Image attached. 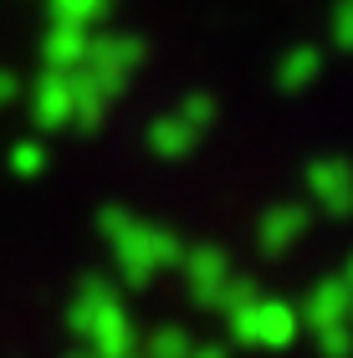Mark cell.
Returning <instances> with one entry per match:
<instances>
[{
  "label": "cell",
  "instance_id": "6da1fadb",
  "mask_svg": "<svg viewBox=\"0 0 353 358\" xmlns=\"http://www.w3.org/2000/svg\"><path fill=\"white\" fill-rule=\"evenodd\" d=\"M98 236L113 246L118 287H128V292H143L159 271H180V262H185V241L169 225L138 220L128 205H103L98 210Z\"/></svg>",
  "mask_w": 353,
  "mask_h": 358
},
{
  "label": "cell",
  "instance_id": "7a4b0ae2",
  "mask_svg": "<svg viewBox=\"0 0 353 358\" xmlns=\"http://www.w3.org/2000/svg\"><path fill=\"white\" fill-rule=\"evenodd\" d=\"M67 333L98 358H134L138 353V328L123 307L118 282L108 276H82L67 302Z\"/></svg>",
  "mask_w": 353,
  "mask_h": 358
},
{
  "label": "cell",
  "instance_id": "3957f363",
  "mask_svg": "<svg viewBox=\"0 0 353 358\" xmlns=\"http://www.w3.org/2000/svg\"><path fill=\"white\" fill-rule=\"evenodd\" d=\"M226 333H231V343H240V348L282 353V348L297 343L302 313H297V302H287V297H266V292H256L251 302H240V307L226 313Z\"/></svg>",
  "mask_w": 353,
  "mask_h": 358
},
{
  "label": "cell",
  "instance_id": "277c9868",
  "mask_svg": "<svg viewBox=\"0 0 353 358\" xmlns=\"http://www.w3.org/2000/svg\"><path fill=\"white\" fill-rule=\"evenodd\" d=\"M302 185H308V200L323 210L333 220H348L353 215V164L338 154L328 159H312L308 169H302Z\"/></svg>",
  "mask_w": 353,
  "mask_h": 358
},
{
  "label": "cell",
  "instance_id": "5b68a950",
  "mask_svg": "<svg viewBox=\"0 0 353 358\" xmlns=\"http://www.w3.org/2000/svg\"><path fill=\"white\" fill-rule=\"evenodd\" d=\"M308 225H312L308 205H297V200L271 205V210H261V220H256V251L261 256H287L302 236H308Z\"/></svg>",
  "mask_w": 353,
  "mask_h": 358
},
{
  "label": "cell",
  "instance_id": "8992f818",
  "mask_svg": "<svg viewBox=\"0 0 353 358\" xmlns=\"http://www.w3.org/2000/svg\"><path fill=\"white\" fill-rule=\"evenodd\" d=\"M180 271H185L189 297H195L200 307H210V302H215V292H220V282H226V276H231L236 266H231L226 246H185Z\"/></svg>",
  "mask_w": 353,
  "mask_h": 358
},
{
  "label": "cell",
  "instance_id": "52a82bcc",
  "mask_svg": "<svg viewBox=\"0 0 353 358\" xmlns=\"http://www.w3.org/2000/svg\"><path fill=\"white\" fill-rule=\"evenodd\" d=\"M31 123L41 128V134H62V128H72V77L67 72H46L36 92H31Z\"/></svg>",
  "mask_w": 353,
  "mask_h": 358
},
{
  "label": "cell",
  "instance_id": "ba28073f",
  "mask_svg": "<svg viewBox=\"0 0 353 358\" xmlns=\"http://www.w3.org/2000/svg\"><path fill=\"white\" fill-rule=\"evenodd\" d=\"M348 307H353V287L343 282V276H323V282L297 302V313H302L308 328H328V322H348Z\"/></svg>",
  "mask_w": 353,
  "mask_h": 358
},
{
  "label": "cell",
  "instance_id": "9c48e42d",
  "mask_svg": "<svg viewBox=\"0 0 353 358\" xmlns=\"http://www.w3.org/2000/svg\"><path fill=\"white\" fill-rule=\"evenodd\" d=\"M200 138H205V134H200V128L185 118L180 108L149 123V154H154V159H164V164H180V159H189Z\"/></svg>",
  "mask_w": 353,
  "mask_h": 358
},
{
  "label": "cell",
  "instance_id": "30bf717a",
  "mask_svg": "<svg viewBox=\"0 0 353 358\" xmlns=\"http://www.w3.org/2000/svg\"><path fill=\"white\" fill-rule=\"evenodd\" d=\"M134 62H138V46L134 41H98L87 52V77L98 83L108 97H113L123 87V77L134 72Z\"/></svg>",
  "mask_w": 353,
  "mask_h": 358
},
{
  "label": "cell",
  "instance_id": "8fae6325",
  "mask_svg": "<svg viewBox=\"0 0 353 358\" xmlns=\"http://www.w3.org/2000/svg\"><path fill=\"white\" fill-rule=\"evenodd\" d=\"M103 113H108V92L92 83L87 72L72 77V128H77V134H98Z\"/></svg>",
  "mask_w": 353,
  "mask_h": 358
},
{
  "label": "cell",
  "instance_id": "7c38bea8",
  "mask_svg": "<svg viewBox=\"0 0 353 358\" xmlns=\"http://www.w3.org/2000/svg\"><path fill=\"white\" fill-rule=\"evenodd\" d=\"M195 348V338H189L180 322H164V328H154L149 338H138V358H185Z\"/></svg>",
  "mask_w": 353,
  "mask_h": 358
},
{
  "label": "cell",
  "instance_id": "4fadbf2b",
  "mask_svg": "<svg viewBox=\"0 0 353 358\" xmlns=\"http://www.w3.org/2000/svg\"><path fill=\"white\" fill-rule=\"evenodd\" d=\"M6 169L15 179H41L46 174V143L41 138H15L10 154H6Z\"/></svg>",
  "mask_w": 353,
  "mask_h": 358
},
{
  "label": "cell",
  "instance_id": "5bb4252c",
  "mask_svg": "<svg viewBox=\"0 0 353 358\" xmlns=\"http://www.w3.org/2000/svg\"><path fill=\"white\" fill-rule=\"evenodd\" d=\"M256 292H261V287H256V276H246V271H231L226 282H220V292H215L210 313H220V317H226L231 307H240V302H251Z\"/></svg>",
  "mask_w": 353,
  "mask_h": 358
},
{
  "label": "cell",
  "instance_id": "9a60e30c",
  "mask_svg": "<svg viewBox=\"0 0 353 358\" xmlns=\"http://www.w3.org/2000/svg\"><path fill=\"white\" fill-rule=\"evenodd\" d=\"M312 77H317V57L308 52V46H302V52H292V57H287V62H282V72H277V83H282L287 92H302V87H308V83H312Z\"/></svg>",
  "mask_w": 353,
  "mask_h": 358
},
{
  "label": "cell",
  "instance_id": "2e32d148",
  "mask_svg": "<svg viewBox=\"0 0 353 358\" xmlns=\"http://www.w3.org/2000/svg\"><path fill=\"white\" fill-rule=\"evenodd\" d=\"M87 57V46H82V36L77 31H57L52 41H46V62H52L57 72H67V67H77V62Z\"/></svg>",
  "mask_w": 353,
  "mask_h": 358
},
{
  "label": "cell",
  "instance_id": "e0dca14e",
  "mask_svg": "<svg viewBox=\"0 0 353 358\" xmlns=\"http://www.w3.org/2000/svg\"><path fill=\"white\" fill-rule=\"evenodd\" d=\"M312 343L323 358H353V328L348 322H328V328H312Z\"/></svg>",
  "mask_w": 353,
  "mask_h": 358
},
{
  "label": "cell",
  "instance_id": "ac0fdd59",
  "mask_svg": "<svg viewBox=\"0 0 353 358\" xmlns=\"http://www.w3.org/2000/svg\"><path fill=\"white\" fill-rule=\"evenodd\" d=\"M180 113H185V118H189V123H195L200 134H205V128L215 123V97H210V92H189L185 103H180Z\"/></svg>",
  "mask_w": 353,
  "mask_h": 358
},
{
  "label": "cell",
  "instance_id": "d6986e66",
  "mask_svg": "<svg viewBox=\"0 0 353 358\" xmlns=\"http://www.w3.org/2000/svg\"><path fill=\"white\" fill-rule=\"evenodd\" d=\"M15 97H21V83H15V77H10L6 67H0V113H6V108L15 103Z\"/></svg>",
  "mask_w": 353,
  "mask_h": 358
},
{
  "label": "cell",
  "instance_id": "ffe728a7",
  "mask_svg": "<svg viewBox=\"0 0 353 358\" xmlns=\"http://www.w3.org/2000/svg\"><path fill=\"white\" fill-rule=\"evenodd\" d=\"M185 358H231V353H226V343H195Z\"/></svg>",
  "mask_w": 353,
  "mask_h": 358
},
{
  "label": "cell",
  "instance_id": "44dd1931",
  "mask_svg": "<svg viewBox=\"0 0 353 358\" xmlns=\"http://www.w3.org/2000/svg\"><path fill=\"white\" fill-rule=\"evenodd\" d=\"M338 276H343V282H348V287H353V251H348V262H343V266H338Z\"/></svg>",
  "mask_w": 353,
  "mask_h": 358
},
{
  "label": "cell",
  "instance_id": "7402d4cb",
  "mask_svg": "<svg viewBox=\"0 0 353 358\" xmlns=\"http://www.w3.org/2000/svg\"><path fill=\"white\" fill-rule=\"evenodd\" d=\"M62 358H98V353H92V348H82V343H77L72 353H62Z\"/></svg>",
  "mask_w": 353,
  "mask_h": 358
},
{
  "label": "cell",
  "instance_id": "603a6c76",
  "mask_svg": "<svg viewBox=\"0 0 353 358\" xmlns=\"http://www.w3.org/2000/svg\"><path fill=\"white\" fill-rule=\"evenodd\" d=\"M348 322H353V307H348Z\"/></svg>",
  "mask_w": 353,
  "mask_h": 358
},
{
  "label": "cell",
  "instance_id": "cb8c5ba5",
  "mask_svg": "<svg viewBox=\"0 0 353 358\" xmlns=\"http://www.w3.org/2000/svg\"><path fill=\"white\" fill-rule=\"evenodd\" d=\"M134 358H138V353H134Z\"/></svg>",
  "mask_w": 353,
  "mask_h": 358
}]
</instances>
